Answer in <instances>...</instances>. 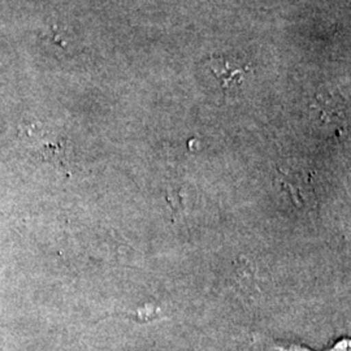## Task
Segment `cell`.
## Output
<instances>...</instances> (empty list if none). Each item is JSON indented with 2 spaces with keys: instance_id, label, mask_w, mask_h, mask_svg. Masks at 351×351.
Listing matches in <instances>:
<instances>
[{
  "instance_id": "obj_1",
  "label": "cell",
  "mask_w": 351,
  "mask_h": 351,
  "mask_svg": "<svg viewBox=\"0 0 351 351\" xmlns=\"http://www.w3.org/2000/svg\"><path fill=\"white\" fill-rule=\"evenodd\" d=\"M211 71L223 88H233L242 85L243 77L250 69L239 65V62H232L226 58H215L211 63Z\"/></svg>"
},
{
  "instance_id": "obj_3",
  "label": "cell",
  "mask_w": 351,
  "mask_h": 351,
  "mask_svg": "<svg viewBox=\"0 0 351 351\" xmlns=\"http://www.w3.org/2000/svg\"><path fill=\"white\" fill-rule=\"evenodd\" d=\"M328 351H350V341L349 339H339V342Z\"/></svg>"
},
{
  "instance_id": "obj_2",
  "label": "cell",
  "mask_w": 351,
  "mask_h": 351,
  "mask_svg": "<svg viewBox=\"0 0 351 351\" xmlns=\"http://www.w3.org/2000/svg\"><path fill=\"white\" fill-rule=\"evenodd\" d=\"M265 351H313L307 349L306 346L301 345H294V343H277V342H271L265 345Z\"/></svg>"
}]
</instances>
